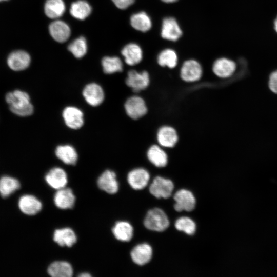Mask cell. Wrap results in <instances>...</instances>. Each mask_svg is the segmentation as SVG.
Instances as JSON below:
<instances>
[{
    "instance_id": "cell-26",
    "label": "cell",
    "mask_w": 277,
    "mask_h": 277,
    "mask_svg": "<svg viewBox=\"0 0 277 277\" xmlns=\"http://www.w3.org/2000/svg\"><path fill=\"white\" fill-rule=\"evenodd\" d=\"M48 274L53 277H71L73 268L70 264L65 261H55L48 268Z\"/></svg>"
},
{
    "instance_id": "cell-14",
    "label": "cell",
    "mask_w": 277,
    "mask_h": 277,
    "mask_svg": "<svg viewBox=\"0 0 277 277\" xmlns=\"http://www.w3.org/2000/svg\"><path fill=\"white\" fill-rule=\"evenodd\" d=\"M45 179L51 187L56 190L65 187L68 182L66 172L60 167L50 169L46 174Z\"/></svg>"
},
{
    "instance_id": "cell-4",
    "label": "cell",
    "mask_w": 277,
    "mask_h": 277,
    "mask_svg": "<svg viewBox=\"0 0 277 277\" xmlns=\"http://www.w3.org/2000/svg\"><path fill=\"white\" fill-rule=\"evenodd\" d=\"M124 108L126 114L133 120H138L143 117L148 111L145 101L138 95L129 97L125 102Z\"/></svg>"
},
{
    "instance_id": "cell-15",
    "label": "cell",
    "mask_w": 277,
    "mask_h": 277,
    "mask_svg": "<svg viewBox=\"0 0 277 277\" xmlns=\"http://www.w3.org/2000/svg\"><path fill=\"white\" fill-rule=\"evenodd\" d=\"M97 184L100 189L109 194H114L118 190L116 174L110 170H106L101 174Z\"/></svg>"
},
{
    "instance_id": "cell-22",
    "label": "cell",
    "mask_w": 277,
    "mask_h": 277,
    "mask_svg": "<svg viewBox=\"0 0 277 277\" xmlns=\"http://www.w3.org/2000/svg\"><path fill=\"white\" fill-rule=\"evenodd\" d=\"M147 156L153 165L157 167H163L167 165L168 156L160 145H151L148 149Z\"/></svg>"
},
{
    "instance_id": "cell-11",
    "label": "cell",
    "mask_w": 277,
    "mask_h": 277,
    "mask_svg": "<svg viewBox=\"0 0 277 277\" xmlns=\"http://www.w3.org/2000/svg\"><path fill=\"white\" fill-rule=\"evenodd\" d=\"M66 125L72 129L81 128L84 123V114L81 109L74 106H67L62 112Z\"/></svg>"
},
{
    "instance_id": "cell-37",
    "label": "cell",
    "mask_w": 277,
    "mask_h": 277,
    "mask_svg": "<svg viewBox=\"0 0 277 277\" xmlns=\"http://www.w3.org/2000/svg\"><path fill=\"white\" fill-rule=\"evenodd\" d=\"M273 27H274V29L275 31L277 33V16H276L275 19L274 21Z\"/></svg>"
},
{
    "instance_id": "cell-35",
    "label": "cell",
    "mask_w": 277,
    "mask_h": 277,
    "mask_svg": "<svg viewBox=\"0 0 277 277\" xmlns=\"http://www.w3.org/2000/svg\"><path fill=\"white\" fill-rule=\"evenodd\" d=\"M268 87L270 91L277 94V70L273 71L269 75Z\"/></svg>"
},
{
    "instance_id": "cell-32",
    "label": "cell",
    "mask_w": 277,
    "mask_h": 277,
    "mask_svg": "<svg viewBox=\"0 0 277 277\" xmlns=\"http://www.w3.org/2000/svg\"><path fill=\"white\" fill-rule=\"evenodd\" d=\"M102 65L104 73L112 74L123 70V63L118 57H104L102 61Z\"/></svg>"
},
{
    "instance_id": "cell-10",
    "label": "cell",
    "mask_w": 277,
    "mask_h": 277,
    "mask_svg": "<svg viewBox=\"0 0 277 277\" xmlns=\"http://www.w3.org/2000/svg\"><path fill=\"white\" fill-rule=\"evenodd\" d=\"M82 94L86 102L93 107L101 105L105 98L104 91L102 87L94 83L86 85L83 90Z\"/></svg>"
},
{
    "instance_id": "cell-38",
    "label": "cell",
    "mask_w": 277,
    "mask_h": 277,
    "mask_svg": "<svg viewBox=\"0 0 277 277\" xmlns=\"http://www.w3.org/2000/svg\"><path fill=\"white\" fill-rule=\"evenodd\" d=\"M164 3H173L177 2L179 0H161Z\"/></svg>"
},
{
    "instance_id": "cell-7",
    "label": "cell",
    "mask_w": 277,
    "mask_h": 277,
    "mask_svg": "<svg viewBox=\"0 0 277 277\" xmlns=\"http://www.w3.org/2000/svg\"><path fill=\"white\" fill-rule=\"evenodd\" d=\"M173 189L174 185L170 180L156 176L149 187V191L156 198L167 199L171 196Z\"/></svg>"
},
{
    "instance_id": "cell-9",
    "label": "cell",
    "mask_w": 277,
    "mask_h": 277,
    "mask_svg": "<svg viewBox=\"0 0 277 277\" xmlns=\"http://www.w3.org/2000/svg\"><path fill=\"white\" fill-rule=\"evenodd\" d=\"M174 209L178 212L191 211L195 206L196 200L192 193L186 189L177 191L174 195Z\"/></svg>"
},
{
    "instance_id": "cell-12",
    "label": "cell",
    "mask_w": 277,
    "mask_h": 277,
    "mask_svg": "<svg viewBox=\"0 0 277 277\" xmlns=\"http://www.w3.org/2000/svg\"><path fill=\"white\" fill-rule=\"evenodd\" d=\"M156 139L161 147L170 148L175 146L179 140V136L173 127L165 125L159 129Z\"/></svg>"
},
{
    "instance_id": "cell-1",
    "label": "cell",
    "mask_w": 277,
    "mask_h": 277,
    "mask_svg": "<svg viewBox=\"0 0 277 277\" xmlns=\"http://www.w3.org/2000/svg\"><path fill=\"white\" fill-rule=\"evenodd\" d=\"M6 101L9 105L10 110L17 115L27 116L33 112L34 108L30 96L26 92L19 90L10 92L6 95Z\"/></svg>"
},
{
    "instance_id": "cell-3",
    "label": "cell",
    "mask_w": 277,
    "mask_h": 277,
    "mask_svg": "<svg viewBox=\"0 0 277 277\" xmlns=\"http://www.w3.org/2000/svg\"><path fill=\"white\" fill-rule=\"evenodd\" d=\"M181 79L187 83L199 81L203 75V68L201 64L196 60L189 59L185 61L180 69Z\"/></svg>"
},
{
    "instance_id": "cell-30",
    "label": "cell",
    "mask_w": 277,
    "mask_h": 277,
    "mask_svg": "<svg viewBox=\"0 0 277 277\" xmlns=\"http://www.w3.org/2000/svg\"><path fill=\"white\" fill-rule=\"evenodd\" d=\"M20 187V183L16 179L7 176L0 179V194L3 197L9 196Z\"/></svg>"
},
{
    "instance_id": "cell-31",
    "label": "cell",
    "mask_w": 277,
    "mask_h": 277,
    "mask_svg": "<svg viewBox=\"0 0 277 277\" xmlns=\"http://www.w3.org/2000/svg\"><path fill=\"white\" fill-rule=\"evenodd\" d=\"M91 12V7L85 1H78L72 4L70 12L75 18L83 20L87 17Z\"/></svg>"
},
{
    "instance_id": "cell-17",
    "label": "cell",
    "mask_w": 277,
    "mask_h": 277,
    "mask_svg": "<svg viewBox=\"0 0 277 277\" xmlns=\"http://www.w3.org/2000/svg\"><path fill=\"white\" fill-rule=\"evenodd\" d=\"M53 200L57 207L62 209H67L73 207L75 197L72 190L65 187L57 190Z\"/></svg>"
},
{
    "instance_id": "cell-13",
    "label": "cell",
    "mask_w": 277,
    "mask_h": 277,
    "mask_svg": "<svg viewBox=\"0 0 277 277\" xmlns=\"http://www.w3.org/2000/svg\"><path fill=\"white\" fill-rule=\"evenodd\" d=\"M149 179V172L142 168L132 170L127 175V181L129 184L135 190L144 189L147 185Z\"/></svg>"
},
{
    "instance_id": "cell-5",
    "label": "cell",
    "mask_w": 277,
    "mask_h": 277,
    "mask_svg": "<svg viewBox=\"0 0 277 277\" xmlns=\"http://www.w3.org/2000/svg\"><path fill=\"white\" fill-rule=\"evenodd\" d=\"M150 81V76L147 71L138 72L131 70L128 71L125 82L133 91L138 92L146 89L149 86Z\"/></svg>"
},
{
    "instance_id": "cell-25",
    "label": "cell",
    "mask_w": 277,
    "mask_h": 277,
    "mask_svg": "<svg viewBox=\"0 0 277 277\" xmlns=\"http://www.w3.org/2000/svg\"><path fill=\"white\" fill-rule=\"evenodd\" d=\"M130 22L134 29L142 32L150 30L152 25L150 17L144 11H140L132 15Z\"/></svg>"
},
{
    "instance_id": "cell-8",
    "label": "cell",
    "mask_w": 277,
    "mask_h": 277,
    "mask_svg": "<svg viewBox=\"0 0 277 277\" xmlns=\"http://www.w3.org/2000/svg\"><path fill=\"white\" fill-rule=\"evenodd\" d=\"M236 69L235 62L226 57H221L216 59L212 66L213 73L221 78H227L231 77L235 73Z\"/></svg>"
},
{
    "instance_id": "cell-21",
    "label": "cell",
    "mask_w": 277,
    "mask_h": 277,
    "mask_svg": "<svg viewBox=\"0 0 277 277\" xmlns=\"http://www.w3.org/2000/svg\"><path fill=\"white\" fill-rule=\"evenodd\" d=\"M49 32L56 41L63 43L66 41L70 35V29L68 25L62 21H55L50 24Z\"/></svg>"
},
{
    "instance_id": "cell-29",
    "label": "cell",
    "mask_w": 277,
    "mask_h": 277,
    "mask_svg": "<svg viewBox=\"0 0 277 277\" xmlns=\"http://www.w3.org/2000/svg\"><path fill=\"white\" fill-rule=\"evenodd\" d=\"M44 10L47 17L55 19L61 17L64 14L65 5L63 0H47Z\"/></svg>"
},
{
    "instance_id": "cell-39",
    "label": "cell",
    "mask_w": 277,
    "mask_h": 277,
    "mask_svg": "<svg viewBox=\"0 0 277 277\" xmlns=\"http://www.w3.org/2000/svg\"><path fill=\"white\" fill-rule=\"evenodd\" d=\"M80 276L82 277H89L91 276V275L88 273H82V274H80Z\"/></svg>"
},
{
    "instance_id": "cell-19",
    "label": "cell",
    "mask_w": 277,
    "mask_h": 277,
    "mask_svg": "<svg viewBox=\"0 0 277 277\" xmlns=\"http://www.w3.org/2000/svg\"><path fill=\"white\" fill-rule=\"evenodd\" d=\"M121 53L126 63L129 66L139 64L143 59V51L137 44L129 43L122 50Z\"/></svg>"
},
{
    "instance_id": "cell-16",
    "label": "cell",
    "mask_w": 277,
    "mask_h": 277,
    "mask_svg": "<svg viewBox=\"0 0 277 277\" xmlns=\"http://www.w3.org/2000/svg\"><path fill=\"white\" fill-rule=\"evenodd\" d=\"M31 58L28 53L22 50L12 52L8 56L7 64L14 71L23 70L28 67Z\"/></svg>"
},
{
    "instance_id": "cell-34",
    "label": "cell",
    "mask_w": 277,
    "mask_h": 277,
    "mask_svg": "<svg viewBox=\"0 0 277 277\" xmlns=\"http://www.w3.org/2000/svg\"><path fill=\"white\" fill-rule=\"evenodd\" d=\"M175 228L179 231L184 232L188 235H193L196 230L194 222L188 217H182L175 223Z\"/></svg>"
},
{
    "instance_id": "cell-40",
    "label": "cell",
    "mask_w": 277,
    "mask_h": 277,
    "mask_svg": "<svg viewBox=\"0 0 277 277\" xmlns=\"http://www.w3.org/2000/svg\"><path fill=\"white\" fill-rule=\"evenodd\" d=\"M7 1V0H0V2L1 1Z\"/></svg>"
},
{
    "instance_id": "cell-28",
    "label": "cell",
    "mask_w": 277,
    "mask_h": 277,
    "mask_svg": "<svg viewBox=\"0 0 277 277\" xmlns=\"http://www.w3.org/2000/svg\"><path fill=\"white\" fill-rule=\"evenodd\" d=\"M157 62L161 67H167L170 69L174 68L177 65V54L174 50L171 48H166L159 53Z\"/></svg>"
},
{
    "instance_id": "cell-24",
    "label": "cell",
    "mask_w": 277,
    "mask_h": 277,
    "mask_svg": "<svg viewBox=\"0 0 277 277\" xmlns=\"http://www.w3.org/2000/svg\"><path fill=\"white\" fill-rule=\"evenodd\" d=\"M55 153L57 157L66 164L75 165L77 162V153L71 145H59L56 148Z\"/></svg>"
},
{
    "instance_id": "cell-23",
    "label": "cell",
    "mask_w": 277,
    "mask_h": 277,
    "mask_svg": "<svg viewBox=\"0 0 277 277\" xmlns=\"http://www.w3.org/2000/svg\"><path fill=\"white\" fill-rule=\"evenodd\" d=\"M53 240L61 246L71 247L77 240L74 231L70 228H64L55 230Z\"/></svg>"
},
{
    "instance_id": "cell-18",
    "label": "cell",
    "mask_w": 277,
    "mask_h": 277,
    "mask_svg": "<svg viewBox=\"0 0 277 277\" xmlns=\"http://www.w3.org/2000/svg\"><path fill=\"white\" fill-rule=\"evenodd\" d=\"M18 207L21 211L29 215H35L42 208V203L36 197L32 195L22 196L18 201Z\"/></svg>"
},
{
    "instance_id": "cell-33",
    "label": "cell",
    "mask_w": 277,
    "mask_h": 277,
    "mask_svg": "<svg viewBox=\"0 0 277 277\" xmlns=\"http://www.w3.org/2000/svg\"><path fill=\"white\" fill-rule=\"evenodd\" d=\"M68 49L75 57L80 58L83 57L87 51L86 39L83 36L75 39L70 44Z\"/></svg>"
},
{
    "instance_id": "cell-20",
    "label": "cell",
    "mask_w": 277,
    "mask_h": 277,
    "mask_svg": "<svg viewBox=\"0 0 277 277\" xmlns=\"http://www.w3.org/2000/svg\"><path fill=\"white\" fill-rule=\"evenodd\" d=\"M131 258L134 263L144 265L151 260L152 256L151 247L147 244H141L136 246L130 253Z\"/></svg>"
},
{
    "instance_id": "cell-6",
    "label": "cell",
    "mask_w": 277,
    "mask_h": 277,
    "mask_svg": "<svg viewBox=\"0 0 277 277\" xmlns=\"http://www.w3.org/2000/svg\"><path fill=\"white\" fill-rule=\"evenodd\" d=\"M182 34V30L174 17H166L163 19L161 35L163 39L176 42L181 37Z\"/></svg>"
},
{
    "instance_id": "cell-36",
    "label": "cell",
    "mask_w": 277,
    "mask_h": 277,
    "mask_svg": "<svg viewBox=\"0 0 277 277\" xmlns=\"http://www.w3.org/2000/svg\"><path fill=\"white\" fill-rule=\"evenodd\" d=\"M115 5L120 9H125L132 5L135 0H112Z\"/></svg>"
},
{
    "instance_id": "cell-27",
    "label": "cell",
    "mask_w": 277,
    "mask_h": 277,
    "mask_svg": "<svg viewBox=\"0 0 277 277\" xmlns=\"http://www.w3.org/2000/svg\"><path fill=\"white\" fill-rule=\"evenodd\" d=\"M112 233L115 238L122 242H128L133 235V228L128 222L120 221L116 223L112 228Z\"/></svg>"
},
{
    "instance_id": "cell-2",
    "label": "cell",
    "mask_w": 277,
    "mask_h": 277,
    "mask_svg": "<svg viewBox=\"0 0 277 277\" xmlns=\"http://www.w3.org/2000/svg\"><path fill=\"white\" fill-rule=\"evenodd\" d=\"M169 224L166 213L158 208L149 210L144 221V225L147 229L157 232L165 230L169 227Z\"/></svg>"
}]
</instances>
